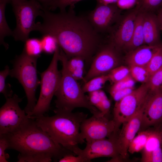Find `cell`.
<instances>
[{"label":"cell","instance_id":"cell-1","mask_svg":"<svg viewBox=\"0 0 162 162\" xmlns=\"http://www.w3.org/2000/svg\"><path fill=\"white\" fill-rule=\"evenodd\" d=\"M74 5L66 11L55 13L43 8L42 23H36L34 31L50 34L57 39L68 59L79 56L86 61L92 59L101 44V37L86 16L76 15Z\"/></svg>","mask_w":162,"mask_h":162},{"label":"cell","instance_id":"cell-2","mask_svg":"<svg viewBox=\"0 0 162 162\" xmlns=\"http://www.w3.org/2000/svg\"><path fill=\"white\" fill-rule=\"evenodd\" d=\"M5 135L9 142L8 149L16 150L21 154L46 153L57 161L65 155L73 153L55 141L37 124L34 118H30L18 130Z\"/></svg>","mask_w":162,"mask_h":162},{"label":"cell","instance_id":"cell-3","mask_svg":"<svg viewBox=\"0 0 162 162\" xmlns=\"http://www.w3.org/2000/svg\"><path fill=\"white\" fill-rule=\"evenodd\" d=\"M52 116L44 115L35 118L37 124L56 142L74 154L80 148L78 144L85 142L80 127L87 114L83 112H54Z\"/></svg>","mask_w":162,"mask_h":162},{"label":"cell","instance_id":"cell-4","mask_svg":"<svg viewBox=\"0 0 162 162\" xmlns=\"http://www.w3.org/2000/svg\"><path fill=\"white\" fill-rule=\"evenodd\" d=\"M68 59L60 48L59 60L62 68L59 83L55 94L56 108L54 112H72L76 108L82 107L88 109L93 115H100V112L91 104L77 80L68 70L66 65Z\"/></svg>","mask_w":162,"mask_h":162},{"label":"cell","instance_id":"cell-5","mask_svg":"<svg viewBox=\"0 0 162 162\" xmlns=\"http://www.w3.org/2000/svg\"><path fill=\"white\" fill-rule=\"evenodd\" d=\"M38 58L29 56L23 51L14 60L13 68L9 74L11 77L16 79L24 88L27 100L24 109L27 115L32 111L37 102L36 91L40 83L37 70Z\"/></svg>","mask_w":162,"mask_h":162},{"label":"cell","instance_id":"cell-6","mask_svg":"<svg viewBox=\"0 0 162 162\" xmlns=\"http://www.w3.org/2000/svg\"><path fill=\"white\" fill-rule=\"evenodd\" d=\"M60 47L58 45L53 53L47 69L40 73V91L36 105L32 111L27 114L32 118L44 116L49 110L51 100L58 88L61 77L58 68L59 61Z\"/></svg>","mask_w":162,"mask_h":162},{"label":"cell","instance_id":"cell-7","mask_svg":"<svg viewBox=\"0 0 162 162\" xmlns=\"http://www.w3.org/2000/svg\"><path fill=\"white\" fill-rule=\"evenodd\" d=\"M9 3L16 21L12 36L16 41L25 42L29 38L30 33L34 31L35 19L41 16L44 8L35 0H10Z\"/></svg>","mask_w":162,"mask_h":162},{"label":"cell","instance_id":"cell-8","mask_svg":"<svg viewBox=\"0 0 162 162\" xmlns=\"http://www.w3.org/2000/svg\"><path fill=\"white\" fill-rule=\"evenodd\" d=\"M149 92L147 83H142L130 94L116 102L113 108V119L118 130L123 123L133 116L142 107Z\"/></svg>","mask_w":162,"mask_h":162},{"label":"cell","instance_id":"cell-9","mask_svg":"<svg viewBox=\"0 0 162 162\" xmlns=\"http://www.w3.org/2000/svg\"><path fill=\"white\" fill-rule=\"evenodd\" d=\"M22 100L15 94L6 99L5 103L0 109V135L17 130L30 120L25 110L19 106Z\"/></svg>","mask_w":162,"mask_h":162},{"label":"cell","instance_id":"cell-10","mask_svg":"<svg viewBox=\"0 0 162 162\" xmlns=\"http://www.w3.org/2000/svg\"><path fill=\"white\" fill-rule=\"evenodd\" d=\"M111 43L100 46L92 58L91 65L83 80L85 82L94 77L109 73L119 66L118 51Z\"/></svg>","mask_w":162,"mask_h":162},{"label":"cell","instance_id":"cell-11","mask_svg":"<svg viewBox=\"0 0 162 162\" xmlns=\"http://www.w3.org/2000/svg\"><path fill=\"white\" fill-rule=\"evenodd\" d=\"M118 131L114 120L102 115H93L86 118L80 127L81 136L86 142L109 138Z\"/></svg>","mask_w":162,"mask_h":162},{"label":"cell","instance_id":"cell-12","mask_svg":"<svg viewBox=\"0 0 162 162\" xmlns=\"http://www.w3.org/2000/svg\"><path fill=\"white\" fill-rule=\"evenodd\" d=\"M119 9L116 4L105 5L97 3L86 17L95 31L100 34L110 31L119 21Z\"/></svg>","mask_w":162,"mask_h":162},{"label":"cell","instance_id":"cell-13","mask_svg":"<svg viewBox=\"0 0 162 162\" xmlns=\"http://www.w3.org/2000/svg\"><path fill=\"white\" fill-rule=\"evenodd\" d=\"M76 155L81 156L86 162H90L93 159L101 157L122 160L119 153L116 134L108 139L105 138L86 142L85 148L83 149L80 148Z\"/></svg>","mask_w":162,"mask_h":162},{"label":"cell","instance_id":"cell-14","mask_svg":"<svg viewBox=\"0 0 162 162\" xmlns=\"http://www.w3.org/2000/svg\"><path fill=\"white\" fill-rule=\"evenodd\" d=\"M144 104L133 116L122 124L121 129L116 135L117 146L122 160L127 158L129 145L141 128Z\"/></svg>","mask_w":162,"mask_h":162},{"label":"cell","instance_id":"cell-15","mask_svg":"<svg viewBox=\"0 0 162 162\" xmlns=\"http://www.w3.org/2000/svg\"><path fill=\"white\" fill-rule=\"evenodd\" d=\"M139 12L136 9L131 12L111 30L110 43L118 50L125 49L130 42Z\"/></svg>","mask_w":162,"mask_h":162},{"label":"cell","instance_id":"cell-16","mask_svg":"<svg viewBox=\"0 0 162 162\" xmlns=\"http://www.w3.org/2000/svg\"><path fill=\"white\" fill-rule=\"evenodd\" d=\"M162 122V90L149 92L144 103L141 128H146Z\"/></svg>","mask_w":162,"mask_h":162},{"label":"cell","instance_id":"cell-17","mask_svg":"<svg viewBox=\"0 0 162 162\" xmlns=\"http://www.w3.org/2000/svg\"><path fill=\"white\" fill-rule=\"evenodd\" d=\"M141 161L162 162V138L160 131L151 130L142 150Z\"/></svg>","mask_w":162,"mask_h":162},{"label":"cell","instance_id":"cell-18","mask_svg":"<svg viewBox=\"0 0 162 162\" xmlns=\"http://www.w3.org/2000/svg\"><path fill=\"white\" fill-rule=\"evenodd\" d=\"M160 44L154 46L144 44L128 51L125 58L126 63L129 66L146 67Z\"/></svg>","mask_w":162,"mask_h":162},{"label":"cell","instance_id":"cell-19","mask_svg":"<svg viewBox=\"0 0 162 162\" xmlns=\"http://www.w3.org/2000/svg\"><path fill=\"white\" fill-rule=\"evenodd\" d=\"M143 26L145 44L154 46L161 44L160 29L157 16L152 13L144 12Z\"/></svg>","mask_w":162,"mask_h":162},{"label":"cell","instance_id":"cell-20","mask_svg":"<svg viewBox=\"0 0 162 162\" xmlns=\"http://www.w3.org/2000/svg\"><path fill=\"white\" fill-rule=\"evenodd\" d=\"M144 13L139 12L137 15L132 39L125 49L128 52L145 44L143 26Z\"/></svg>","mask_w":162,"mask_h":162},{"label":"cell","instance_id":"cell-21","mask_svg":"<svg viewBox=\"0 0 162 162\" xmlns=\"http://www.w3.org/2000/svg\"><path fill=\"white\" fill-rule=\"evenodd\" d=\"M85 59L82 57L75 56L68 59L67 69L71 75L76 80H83Z\"/></svg>","mask_w":162,"mask_h":162},{"label":"cell","instance_id":"cell-22","mask_svg":"<svg viewBox=\"0 0 162 162\" xmlns=\"http://www.w3.org/2000/svg\"><path fill=\"white\" fill-rule=\"evenodd\" d=\"M8 2L5 0H0V43L6 49L8 48V45L6 43L4 39L6 36H12L13 31L8 25L5 16V9Z\"/></svg>","mask_w":162,"mask_h":162},{"label":"cell","instance_id":"cell-23","mask_svg":"<svg viewBox=\"0 0 162 162\" xmlns=\"http://www.w3.org/2000/svg\"><path fill=\"white\" fill-rule=\"evenodd\" d=\"M150 130L140 132L130 143L128 152L131 154L140 152L144 148L151 133Z\"/></svg>","mask_w":162,"mask_h":162},{"label":"cell","instance_id":"cell-24","mask_svg":"<svg viewBox=\"0 0 162 162\" xmlns=\"http://www.w3.org/2000/svg\"><path fill=\"white\" fill-rule=\"evenodd\" d=\"M108 80L109 77L108 74L97 76L85 82L82 88L85 93L99 90L101 89Z\"/></svg>","mask_w":162,"mask_h":162},{"label":"cell","instance_id":"cell-25","mask_svg":"<svg viewBox=\"0 0 162 162\" xmlns=\"http://www.w3.org/2000/svg\"><path fill=\"white\" fill-rule=\"evenodd\" d=\"M23 50L28 55L39 58L43 52L40 39L36 38H28L25 41Z\"/></svg>","mask_w":162,"mask_h":162},{"label":"cell","instance_id":"cell-26","mask_svg":"<svg viewBox=\"0 0 162 162\" xmlns=\"http://www.w3.org/2000/svg\"><path fill=\"white\" fill-rule=\"evenodd\" d=\"M18 162H50L53 158L50 154L44 153L28 154L20 153L17 157Z\"/></svg>","mask_w":162,"mask_h":162},{"label":"cell","instance_id":"cell-27","mask_svg":"<svg viewBox=\"0 0 162 162\" xmlns=\"http://www.w3.org/2000/svg\"><path fill=\"white\" fill-rule=\"evenodd\" d=\"M129 68L130 74L135 80L142 83L148 82L150 75L146 67L131 66Z\"/></svg>","mask_w":162,"mask_h":162},{"label":"cell","instance_id":"cell-28","mask_svg":"<svg viewBox=\"0 0 162 162\" xmlns=\"http://www.w3.org/2000/svg\"><path fill=\"white\" fill-rule=\"evenodd\" d=\"M43 52L47 54L54 53L59 45L56 38L48 34H43L40 39Z\"/></svg>","mask_w":162,"mask_h":162},{"label":"cell","instance_id":"cell-29","mask_svg":"<svg viewBox=\"0 0 162 162\" xmlns=\"http://www.w3.org/2000/svg\"><path fill=\"white\" fill-rule=\"evenodd\" d=\"M150 75L162 68V44H160L146 67Z\"/></svg>","mask_w":162,"mask_h":162},{"label":"cell","instance_id":"cell-30","mask_svg":"<svg viewBox=\"0 0 162 162\" xmlns=\"http://www.w3.org/2000/svg\"><path fill=\"white\" fill-rule=\"evenodd\" d=\"M147 83L150 92L162 90V68L150 75Z\"/></svg>","mask_w":162,"mask_h":162},{"label":"cell","instance_id":"cell-31","mask_svg":"<svg viewBox=\"0 0 162 162\" xmlns=\"http://www.w3.org/2000/svg\"><path fill=\"white\" fill-rule=\"evenodd\" d=\"M130 74L129 67L122 65L116 67L108 74L109 80L113 84L121 80Z\"/></svg>","mask_w":162,"mask_h":162},{"label":"cell","instance_id":"cell-32","mask_svg":"<svg viewBox=\"0 0 162 162\" xmlns=\"http://www.w3.org/2000/svg\"><path fill=\"white\" fill-rule=\"evenodd\" d=\"M10 70L9 67L6 65L4 69L0 72V92L4 95L6 99L13 95L10 86L7 84L5 82L7 77L9 75Z\"/></svg>","mask_w":162,"mask_h":162},{"label":"cell","instance_id":"cell-33","mask_svg":"<svg viewBox=\"0 0 162 162\" xmlns=\"http://www.w3.org/2000/svg\"><path fill=\"white\" fill-rule=\"evenodd\" d=\"M134 80L130 74L121 80L113 83L110 92L129 88H134Z\"/></svg>","mask_w":162,"mask_h":162},{"label":"cell","instance_id":"cell-34","mask_svg":"<svg viewBox=\"0 0 162 162\" xmlns=\"http://www.w3.org/2000/svg\"><path fill=\"white\" fill-rule=\"evenodd\" d=\"M82 0H54L50 10H54L58 8L60 11H65V8L68 6L74 5L76 3Z\"/></svg>","mask_w":162,"mask_h":162},{"label":"cell","instance_id":"cell-35","mask_svg":"<svg viewBox=\"0 0 162 162\" xmlns=\"http://www.w3.org/2000/svg\"><path fill=\"white\" fill-rule=\"evenodd\" d=\"M9 142L5 135H0V162H8L7 159L8 156L5 151L9 148Z\"/></svg>","mask_w":162,"mask_h":162},{"label":"cell","instance_id":"cell-36","mask_svg":"<svg viewBox=\"0 0 162 162\" xmlns=\"http://www.w3.org/2000/svg\"><path fill=\"white\" fill-rule=\"evenodd\" d=\"M101 100L98 110L103 116H106L109 113L111 106V103L104 91L100 90Z\"/></svg>","mask_w":162,"mask_h":162},{"label":"cell","instance_id":"cell-37","mask_svg":"<svg viewBox=\"0 0 162 162\" xmlns=\"http://www.w3.org/2000/svg\"><path fill=\"white\" fill-rule=\"evenodd\" d=\"M100 90L88 93V97L92 105L99 110L101 100Z\"/></svg>","mask_w":162,"mask_h":162},{"label":"cell","instance_id":"cell-38","mask_svg":"<svg viewBox=\"0 0 162 162\" xmlns=\"http://www.w3.org/2000/svg\"><path fill=\"white\" fill-rule=\"evenodd\" d=\"M134 89V88H129L110 92V93L114 100L117 102L130 94Z\"/></svg>","mask_w":162,"mask_h":162},{"label":"cell","instance_id":"cell-39","mask_svg":"<svg viewBox=\"0 0 162 162\" xmlns=\"http://www.w3.org/2000/svg\"><path fill=\"white\" fill-rule=\"evenodd\" d=\"M140 1L142 7L147 10L156 8L162 2V0H140Z\"/></svg>","mask_w":162,"mask_h":162},{"label":"cell","instance_id":"cell-40","mask_svg":"<svg viewBox=\"0 0 162 162\" xmlns=\"http://www.w3.org/2000/svg\"><path fill=\"white\" fill-rule=\"evenodd\" d=\"M139 1V0H118L116 4L118 9L126 10L133 8Z\"/></svg>","mask_w":162,"mask_h":162},{"label":"cell","instance_id":"cell-41","mask_svg":"<svg viewBox=\"0 0 162 162\" xmlns=\"http://www.w3.org/2000/svg\"><path fill=\"white\" fill-rule=\"evenodd\" d=\"M73 153L67 154L60 158L59 162H86L85 160L80 156L77 155Z\"/></svg>","mask_w":162,"mask_h":162},{"label":"cell","instance_id":"cell-42","mask_svg":"<svg viewBox=\"0 0 162 162\" xmlns=\"http://www.w3.org/2000/svg\"><path fill=\"white\" fill-rule=\"evenodd\" d=\"M39 2L46 9L50 10V8L54 0H35Z\"/></svg>","mask_w":162,"mask_h":162},{"label":"cell","instance_id":"cell-43","mask_svg":"<svg viewBox=\"0 0 162 162\" xmlns=\"http://www.w3.org/2000/svg\"><path fill=\"white\" fill-rule=\"evenodd\" d=\"M118 0H96L97 3L105 5L116 4Z\"/></svg>","mask_w":162,"mask_h":162},{"label":"cell","instance_id":"cell-44","mask_svg":"<svg viewBox=\"0 0 162 162\" xmlns=\"http://www.w3.org/2000/svg\"><path fill=\"white\" fill-rule=\"evenodd\" d=\"M158 20L160 30L162 31V10H160L157 16Z\"/></svg>","mask_w":162,"mask_h":162},{"label":"cell","instance_id":"cell-45","mask_svg":"<svg viewBox=\"0 0 162 162\" xmlns=\"http://www.w3.org/2000/svg\"><path fill=\"white\" fill-rule=\"evenodd\" d=\"M5 0L7 1L8 2V3H9L10 0Z\"/></svg>","mask_w":162,"mask_h":162},{"label":"cell","instance_id":"cell-46","mask_svg":"<svg viewBox=\"0 0 162 162\" xmlns=\"http://www.w3.org/2000/svg\"><path fill=\"white\" fill-rule=\"evenodd\" d=\"M160 132V133H161V135L162 136V130Z\"/></svg>","mask_w":162,"mask_h":162}]
</instances>
